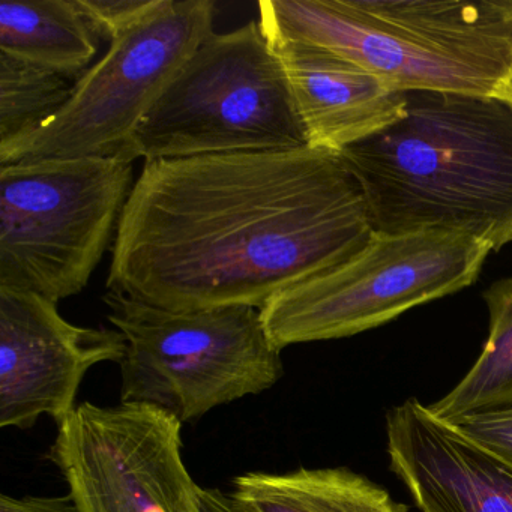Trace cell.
I'll return each mask as SVG.
<instances>
[{
    "label": "cell",
    "mask_w": 512,
    "mask_h": 512,
    "mask_svg": "<svg viewBox=\"0 0 512 512\" xmlns=\"http://www.w3.org/2000/svg\"><path fill=\"white\" fill-rule=\"evenodd\" d=\"M491 251L461 232L374 233L343 265L260 308L263 325L280 350L353 337L472 286Z\"/></svg>",
    "instance_id": "7"
},
{
    "label": "cell",
    "mask_w": 512,
    "mask_h": 512,
    "mask_svg": "<svg viewBox=\"0 0 512 512\" xmlns=\"http://www.w3.org/2000/svg\"><path fill=\"white\" fill-rule=\"evenodd\" d=\"M304 146L289 80L257 20L212 32L118 155L151 163Z\"/></svg>",
    "instance_id": "4"
},
{
    "label": "cell",
    "mask_w": 512,
    "mask_h": 512,
    "mask_svg": "<svg viewBox=\"0 0 512 512\" xmlns=\"http://www.w3.org/2000/svg\"><path fill=\"white\" fill-rule=\"evenodd\" d=\"M266 38L283 65L310 148L341 154L406 113V92L376 74L320 47Z\"/></svg>",
    "instance_id": "12"
},
{
    "label": "cell",
    "mask_w": 512,
    "mask_h": 512,
    "mask_svg": "<svg viewBox=\"0 0 512 512\" xmlns=\"http://www.w3.org/2000/svg\"><path fill=\"white\" fill-rule=\"evenodd\" d=\"M230 497L244 512H404L406 509L385 488L347 467L244 473L233 479Z\"/></svg>",
    "instance_id": "13"
},
{
    "label": "cell",
    "mask_w": 512,
    "mask_h": 512,
    "mask_svg": "<svg viewBox=\"0 0 512 512\" xmlns=\"http://www.w3.org/2000/svg\"><path fill=\"white\" fill-rule=\"evenodd\" d=\"M170 0H77L101 40L110 44L157 16Z\"/></svg>",
    "instance_id": "17"
},
{
    "label": "cell",
    "mask_w": 512,
    "mask_h": 512,
    "mask_svg": "<svg viewBox=\"0 0 512 512\" xmlns=\"http://www.w3.org/2000/svg\"><path fill=\"white\" fill-rule=\"evenodd\" d=\"M76 83L0 53V151L40 130L67 104Z\"/></svg>",
    "instance_id": "16"
},
{
    "label": "cell",
    "mask_w": 512,
    "mask_h": 512,
    "mask_svg": "<svg viewBox=\"0 0 512 512\" xmlns=\"http://www.w3.org/2000/svg\"><path fill=\"white\" fill-rule=\"evenodd\" d=\"M200 505L202 512H244L230 494L223 493L218 488L200 487Z\"/></svg>",
    "instance_id": "20"
},
{
    "label": "cell",
    "mask_w": 512,
    "mask_h": 512,
    "mask_svg": "<svg viewBox=\"0 0 512 512\" xmlns=\"http://www.w3.org/2000/svg\"><path fill=\"white\" fill-rule=\"evenodd\" d=\"M125 352L118 329L73 325L50 299L0 287V427L26 430L43 415L61 424L86 373Z\"/></svg>",
    "instance_id": "10"
},
{
    "label": "cell",
    "mask_w": 512,
    "mask_h": 512,
    "mask_svg": "<svg viewBox=\"0 0 512 512\" xmlns=\"http://www.w3.org/2000/svg\"><path fill=\"white\" fill-rule=\"evenodd\" d=\"M451 425L467 439L512 464V406L466 416Z\"/></svg>",
    "instance_id": "18"
},
{
    "label": "cell",
    "mask_w": 512,
    "mask_h": 512,
    "mask_svg": "<svg viewBox=\"0 0 512 512\" xmlns=\"http://www.w3.org/2000/svg\"><path fill=\"white\" fill-rule=\"evenodd\" d=\"M496 95L512 104V74L506 79V82L503 83L502 88L499 89Z\"/></svg>",
    "instance_id": "21"
},
{
    "label": "cell",
    "mask_w": 512,
    "mask_h": 512,
    "mask_svg": "<svg viewBox=\"0 0 512 512\" xmlns=\"http://www.w3.org/2000/svg\"><path fill=\"white\" fill-rule=\"evenodd\" d=\"M374 236L343 154L310 146L145 163L107 289L172 311L262 308Z\"/></svg>",
    "instance_id": "1"
},
{
    "label": "cell",
    "mask_w": 512,
    "mask_h": 512,
    "mask_svg": "<svg viewBox=\"0 0 512 512\" xmlns=\"http://www.w3.org/2000/svg\"><path fill=\"white\" fill-rule=\"evenodd\" d=\"M101 38L77 0H2L0 53L79 80Z\"/></svg>",
    "instance_id": "14"
},
{
    "label": "cell",
    "mask_w": 512,
    "mask_h": 512,
    "mask_svg": "<svg viewBox=\"0 0 512 512\" xmlns=\"http://www.w3.org/2000/svg\"><path fill=\"white\" fill-rule=\"evenodd\" d=\"M103 299L127 343L121 403L158 407L184 424L262 394L283 376L259 308L172 311L112 290Z\"/></svg>",
    "instance_id": "5"
},
{
    "label": "cell",
    "mask_w": 512,
    "mask_h": 512,
    "mask_svg": "<svg viewBox=\"0 0 512 512\" xmlns=\"http://www.w3.org/2000/svg\"><path fill=\"white\" fill-rule=\"evenodd\" d=\"M0 512H79L73 497L0 496Z\"/></svg>",
    "instance_id": "19"
},
{
    "label": "cell",
    "mask_w": 512,
    "mask_h": 512,
    "mask_svg": "<svg viewBox=\"0 0 512 512\" xmlns=\"http://www.w3.org/2000/svg\"><path fill=\"white\" fill-rule=\"evenodd\" d=\"M215 8L212 0H170L157 16L113 41L52 119L0 151V166L118 155L182 65L214 32Z\"/></svg>",
    "instance_id": "8"
},
{
    "label": "cell",
    "mask_w": 512,
    "mask_h": 512,
    "mask_svg": "<svg viewBox=\"0 0 512 512\" xmlns=\"http://www.w3.org/2000/svg\"><path fill=\"white\" fill-rule=\"evenodd\" d=\"M406 113L341 152L374 233L461 232L512 242V104L497 95L406 92Z\"/></svg>",
    "instance_id": "2"
},
{
    "label": "cell",
    "mask_w": 512,
    "mask_h": 512,
    "mask_svg": "<svg viewBox=\"0 0 512 512\" xmlns=\"http://www.w3.org/2000/svg\"><path fill=\"white\" fill-rule=\"evenodd\" d=\"M482 296L490 322L481 355L445 397L428 406L448 424L512 406V275L494 281Z\"/></svg>",
    "instance_id": "15"
},
{
    "label": "cell",
    "mask_w": 512,
    "mask_h": 512,
    "mask_svg": "<svg viewBox=\"0 0 512 512\" xmlns=\"http://www.w3.org/2000/svg\"><path fill=\"white\" fill-rule=\"evenodd\" d=\"M386 451L422 512H512V464L416 398L386 415Z\"/></svg>",
    "instance_id": "11"
},
{
    "label": "cell",
    "mask_w": 512,
    "mask_h": 512,
    "mask_svg": "<svg viewBox=\"0 0 512 512\" xmlns=\"http://www.w3.org/2000/svg\"><path fill=\"white\" fill-rule=\"evenodd\" d=\"M259 23L401 92L490 97L512 74V0H262Z\"/></svg>",
    "instance_id": "3"
},
{
    "label": "cell",
    "mask_w": 512,
    "mask_h": 512,
    "mask_svg": "<svg viewBox=\"0 0 512 512\" xmlns=\"http://www.w3.org/2000/svg\"><path fill=\"white\" fill-rule=\"evenodd\" d=\"M47 457L79 512H202L182 422L158 407L86 401L58 424Z\"/></svg>",
    "instance_id": "9"
},
{
    "label": "cell",
    "mask_w": 512,
    "mask_h": 512,
    "mask_svg": "<svg viewBox=\"0 0 512 512\" xmlns=\"http://www.w3.org/2000/svg\"><path fill=\"white\" fill-rule=\"evenodd\" d=\"M131 178L121 155L0 166V287L55 304L82 293L115 241Z\"/></svg>",
    "instance_id": "6"
}]
</instances>
